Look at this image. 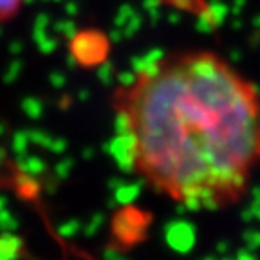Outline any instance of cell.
Returning <instances> with one entry per match:
<instances>
[{
  "label": "cell",
  "instance_id": "cell-1",
  "mask_svg": "<svg viewBox=\"0 0 260 260\" xmlns=\"http://www.w3.org/2000/svg\"><path fill=\"white\" fill-rule=\"evenodd\" d=\"M130 167L190 210H222L260 167V90L220 54L186 49L136 71L114 92Z\"/></svg>",
  "mask_w": 260,
  "mask_h": 260
},
{
  "label": "cell",
  "instance_id": "cell-2",
  "mask_svg": "<svg viewBox=\"0 0 260 260\" xmlns=\"http://www.w3.org/2000/svg\"><path fill=\"white\" fill-rule=\"evenodd\" d=\"M22 6H24V0H0V24L15 18Z\"/></svg>",
  "mask_w": 260,
  "mask_h": 260
}]
</instances>
